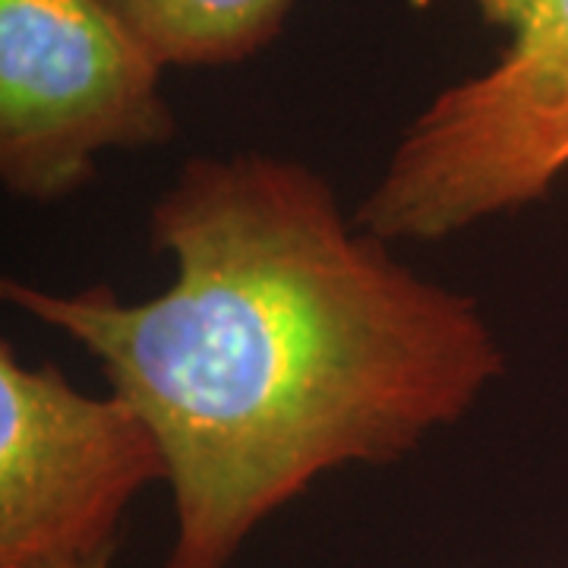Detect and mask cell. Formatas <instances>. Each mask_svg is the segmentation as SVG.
I'll use <instances>...</instances> for the list:
<instances>
[{
    "label": "cell",
    "mask_w": 568,
    "mask_h": 568,
    "mask_svg": "<svg viewBox=\"0 0 568 568\" xmlns=\"http://www.w3.org/2000/svg\"><path fill=\"white\" fill-rule=\"evenodd\" d=\"M164 67H227L282 32L294 0H108Z\"/></svg>",
    "instance_id": "cell-5"
},
{
    "label": "cell",
    "mask_w": 568,
    "mask_h": 568,
    "mask_svg": "<svg viewBox=\"0 0 568 568\" xmlns=\"http://www.w3.org/2000/svg\"><path fill=\"white\" fill-rule=\"evenodd\" d=\"M162 294H0L102 364L155 429L174 499L164 568H231L313 480L395 465L467 417L506 351L484 306L347 219L320 171L244 149L196 155L152 205Z\"/></svg>",
    "instance_id": "cell-1"
},
{
    "label": "cell",
    "mask_w": 568,
    "mask_h": 568,
    "mask_svg": "<svg viewBox=\"0 0 568 568\" xmlns=\"http://www.w3.org/2000/svg\"><path fill=\"white\" fill-rule=\"evenodd\" d=\"M508 39L395 142L354 219L388 244L443 241L547 200L568 171V0H474Z\"/></svg>",
    "instance_id": "cell-2"
},
{
    "label": "cell",
    "mask_w": 568,
    "mask_h": 568,
    "mask_svg": "<svg viewBox=\"0 0 568 568\" xmlns=\"http://www.w3.org/2000/svg\"><path fill=\"white\" fill-rule=\"evenodd\" d=\"M164 63L108 0H0V181L61 203L111 149L174 140Z\"/></svg>",
    "instance_id": "cell-3"
},
{
    "label": "cell",
    "mask_w": 568,
    "mask_h": 568,
    "mask_svg": "<svg viewBox=\"0 0 568 568\" xmlns=\"http://www.w3.org/2000/svg\"><path fill=\"white\" fill-rule=\"evenodd\" d=\"M111 562H114V552H108V556H102V559H95L89 568H111Z\"/></svg>",
    "instance_id": "cell-6"
},
{
    "label": "cell",
    "mask_w": 568,
    "mask_h": 568,
    "mask_svg": "<svg viewBox=\"0 0 568 568\" xmlns=\"http://www.w3.org/2000/svg\"><path fill=\"white\" fill-rule=\"evenodd\" d=\"M159 480L162 443L136 407L0 345V568H89L118 552L123 511Z\"/></svg>",
    "instance_id": "cell-4"
}]
</instances>
